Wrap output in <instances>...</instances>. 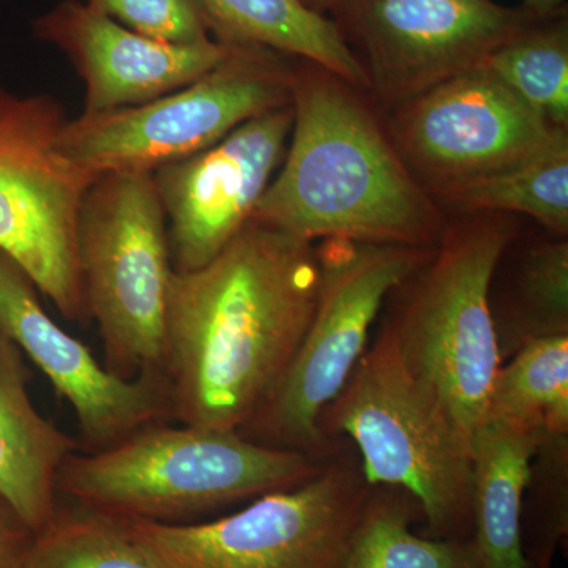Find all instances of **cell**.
I'll return each instance as SVG.
<instances>
[{
  "label": "cell",
  "mask_w": 568,
  "mask_h": 568,
  "mask_svg": "<svg viewBox=\"0 0 568 568\" xmlns=\"http://www.w3.org/2000/svg\"><path fill=\"white\" fill-rule=\"evenodd\" d=\"M22 568H163L122 519L63 504L33 536Z\"/></svg>",
  "instance_id": "obj_23"
},
{
  "label": "cell",
  "mask_w": 568,
  "mask_h": 568,
  "mask_svg": "<svg viewBox=\"0 0 568 568\" xmlns=\"http://www.w3.org/2000/svg\"><path fill=\"white\" fill-rule=\"evenodd\" d=\"M334 17L388 112L477 69L540 20L495 0H343Z\"/></svg>",
  "instance_id": "obj_11"
},
{
  "label": "cell",
  "mask_w": 568,
  "mask_h": 568,
  "mask_svg": "<svg viewBox=\"0 0 568 568\" xmlns=\"http://www.w3.org/2000/svg\"><path fill=\"white\" fill-rule=\"evenodd\" d=\"M78 261L104 366L122 379L164 375L173 260L152 174H102L82 201Z\"/></svg>",
  "instance_id": "obj_6"
},
{
  "label": "cell",
  "mask_w": 568,
  "mask_h": 568,
  "mask_svg": "<svg viewBox=\"0 0 568 568\" xmlns=\"http://www.w3.org/2000/svg\"><path fill=\"white\" fill-rule=\"evenodd\" d=\"M518 234L510 213L447 220L429 256L388 294L383 308L381 325L403 362L469 439L484 424L503 365L489 291L500 257Z\"/></svg>",
  "instance_id": "obj_4"
},
{
  "label": "cell",
  "mask_w": 568,
  "mask_h": 568,
  "mask_svg": "<svg viewBox=\"0 0 568 568\" xmlns=\"http://www.w3.org/2000/svg\"><path fill=\"white\" fill-rule=\"evenodd\" d=\"M373 487L339 439L315 476L190 525L126 521L163 568H339Z\"/></svg>",
  "instance_id": "obj_9"
},
{
  "label": "cell",
  "mask_w": 568,
  "mask_h": 568,
  "mask_svg": "<svg viewBox=\"0 0 568 568\" xmlns=\"http://www.w3.org/2000/svg\"><path fill=\"white\" fill-rule=\"evenodd\" d=\"M320 291L315 242L248 222L203 267L173 271L164 376L173 418L239 432L267 403Z\"/></svg>",
  "instance_id": "obj_1"
},
{
  "label": "cell",
  "mask_w": 568,
  "mask_h": 568,
  "mask_svg": "<svg viewBox=\"0 0 568 568\" xmlns=\"http://www.w3.org/2000/svg\"><path fill=\"white\" fill-rule=\"evenodd\" d=\"M298 2L306 7V9L328 18V13L334 14L343 0H298Z\"/></svg>",
  "instance_id": "obj_29"
},
{
  "label": "cell",
  "mask_w": 568,
  "mask_h": 568,
  "mask_svg": "<svg viewBox=\"0 0 568 568\" xmlns=\"http://www.w3.org/2000/svg\"><path fill=\"white\" fill-rule=\"evenodd\" d=\"M29 379L24 354L0 332V497L37 534L58 510L59 470L80 443L41 416Z\"/></svg>",
  "instance_id": "obj_16"
},
{
  "label": "cell",
  "mask_w": 568,
  "mask_h": 568,
  "mask_svg": "<svg viewBox=\"0 0 568 568\" xmlns=\"http://www.w3.org/2000/svg\"><path fill=\"white\" fill-rule=\"evenodd\" d=\"M364 93L297 58L290 142L252 222L315 244H437L447 216L403 162Z\"/></svg>",
  "instance_id": "obj_2"
},
{
  "label": "cell",
  "mask_w": 568,
  "mask_h": 568,
  "mask_svg": "<svg viewBox=\"0 0 568 568\" xmlns=\"http://www.w3.org/2000/svg\"><path fill=\"white\" fill-rule=\"evenodd\" d=\"M37 40L69 58L84 82V112L152 102L196 81L223 61L227 44L163 43L123 28L80 0H62L32 22Z\"/></svg>",
  "instance_id": "obj_15"
},
{
  "label": "cell",
  "mask_w": 568,
  "mask_h": 568,
  "mask_svg": "<svg viewBox=\"0 0 568 568\" xmlns=\"http://www.w3.org/2000/svg\"><path fill=\"white\" fill-rule=\"evenodd\" d=\"M551 125H568L566 11L540 18L481 63Z\"/></svg>",
  "instance_id": "obj_24"
},
{
  "label": "cell",
  "mask_w": 568,
  "mask_h": 568,
  "mask_svg": "<svg viewBox=\"0 0 568 568\" xmlns=\"http://www.w3.org/2000/svg\"><path fill=\"white\" fill-rule=\"evenodd\" d=\"M0 332L39 366L55 394L69 402L80 428L82 450H103L145 426L173 418L166 376L122 379L112 375L81 339L52 321L31 276L2 250Z\"/></svg>",
  "instance_id": "obj_14"
},
{
  "label": "cell",
  "mask_w": 568,
  "mask_h": 568,
  "mask_svg": "<svg viewBox=\"0 0 568 568\" xmlns=\"http://www.w3.org/2000/svg\"><path fill=\"white\" fill-rule=\"evenodd\" d=\"M89 7L148 39L173 44L215 40L200 0H85Z\"/></svg>",
  "instance_id": "obj_26"
},
{
  "label": "cell",
  "mask_w": 568,
  "mask_h": 568,
  "mask_svg": "<svg viewBox=\"0 0 568 568\" xmlns=\"http://www.w3.org/2000/svg\"><path fill=\"white\" fill-rule=\"evenodd\" d=\"M432 250L321 241L316 245L320 291L312 321L278 387L239 433L263 446L327 457L339 439L328 443L321 435V413L368 347L388 294Z\"/></svg>",
  "instance_id": "obj_7"
},
{
  "label": "cell",
  "mask_w": 568,
  "mask_h": 568,
  "mask_svg": "<svg viewBox=\"0 0 568 568\" xmlns=\"http://www.w3.org/2000/svg\"><path fill=\"white\" fill-rule=\"evenodd\" d=\"M443 211L458 213H521L548 233L568 234V134L562 132L544 152L508 168L503 173L478 179L440 194Z\"/></svg>",
  "instance_id": "obj_21"
},
{
  "label": "cell",
  "mask_w": 568,
  "mask_h": 568,
  "mask_svg": "<svg viewBox=\"0 0 568 568\" xmlns=\"http://www.w3.org/2000/svg\"><path fill=\"white\" fill-rule=\"evenodd\" d=\"M295 61L260 44H227L219 65L178 91L138 106L67 119L59 148L99 175L155 173L212 148L242 123L290 106Z\"/></svg>",
  "instance_id": "obj_8"
},
{
  "label": "cell",
  "mask_w": 568,
  "mask_h": 568,
  "mask_svg": "<svg viewBox=\"0 0 568 568\" xmlns=\"http://www.w3.org/2000/svg\"><path fill=\"white\" fill-rule=\"evenodd\" d=\"M212 37L226 44H260L315 62L368 92V78L332 18L298 0H200Z\"/></svg>",
  "instance_id": "obj_18"
},
{
  "label": "cell",
  "mask_w": 568,
  "mask_h": 568,
  "mask_svg": "<svg viewBox=\"0 0 568 568\" xmlns=\"http://www.w3.org/2000/svg\"><path fill=\"white\" fill-rule=\"evenodd\" d=\"M293 106L265 112L152 173L166 215L174 271L203 267L252 222L286 153Z\"/></svg>",
  "instance_id": "obj_13"
},
{
  "label": "cell",
  "mask_w": 568,
  "mask_h": 568,
  "mask_svg": "<svg viewBox=\"0 0 568 568\" xmlns=\"http://www.w3.org/2000/svg\"><path fill=\"white\" fill-rule=\"evenodd\" d=\"M33 530L0 497V568H22L33 541Z\"/></svg>",
  "instance_id": "obj_27"
},
{
  "label": "cell",
  "mask_w": 568,
  "mask_h": 568,
  "mask_svg": "<svg viewBox=\"0 0 568 568\" xmlns=\"http://www.w3.org/2000/svg\"><path fill=\"white\" fill-rule=\"evenodd\" d=\"M387 130L433 200L532 159L567 132L484 65L394 108Z\"/></svg>",
  "instance_id": "obj_12"
},
{
  "label": "cell",
  "mask_w": 568,
  "mask_h": 568,
  "mask_svg": "<svg viewBox=\"0 0 568 568\" xmlns=\"http://www.w3.org/2000/svg\"><path fill=\"white\" fill-rule=\"evenodd\" d=\"M424 521L417 500L392 487H373L339 568H481L470 540L414 532Z\"/></svg>",
  "instance_id": "obj_19"
},
{
  "label": "cell",
  "mask_w": 568,
  "mask_h": 568,
  "mask_svg": "<svg viewBox=\"0 0 568 568\" xmlns=\"http://www.w3.org/2000/svg\"><path fill=\"white\" fill-rule=\"evenodd\" d=\"M317 426L328 443L353 444L369 487L417 500L425 536L470 540V439L409 372L383 325Z\"/></svg>",
  "instance_id": "obj_5"
},
{
  "label": "cell",
  "mask_w": 568,
  "mask_h": 568,
  "mask_svg": "<svg viewBox=\"0 0 568 568\" xmlns=\"http://www.w3.org/2000/svg\"><path fill=\"white\" fill-rule=\"evenodd\" d=\"M507 276L491 308L503 364L534 339L568 335L567 237L530 245Z\"/></svg>",
  "instance_id": "obj_20"
},
{
  "label": "cell",
  "mask_w": 568,
  "mask_h": 568,
  "mask_svg": "<svg viewBox=\"0 0 568 568\" xmlns=\"http://www.w3.org/2000/svg\"><path fill=\"white\" fill-rule=\"evenodd\" d=\"M568 435L545 437L530 469L529 489L537 511V547L530 568H549L555 549L567 537Z\"/></svg>",
  "instance_id": "obj_25"
},
{
  "label": "cell",
  "mask_w": 568,
  "mask_h": 568,
  "mask_svg": "<svg viewBox=\"0 0 568 568\" xmlns=\"http://www.w3.org/2000/svg\"><path fill=\"white\" fill-rule=\"evenodd\" d=\"M485 420L568 435V335L534 339L499 366Z\"/></svg>",
  "instance_id": "obj_22"
},
{
  "label": "cell",
  "mask_w": 568,
  "mask_h": 568,
  "mask_svg": "<svg viewBox=\"0 0 568 568\" xmlns=\"http://www.w3.org/2000/svg\"><path fill=\"white\" fill-rule=\"evenodd\" d=\"M525 9L538 18L555 17L566 11V0H526Z\"/></svg>",
  "instance_id": "obj_28"
},
{
  "label": "cell",
  "mask_w": 568,
  "mask_h": 568,
  "mask_svg": "<svg viewBox=\"0 0 568 568\" xmlns=\"http://www.w3.org/2000/svg\"><path fill=\"white\" fill-rule=\"evenodd\" d=\"M324 459L263 446L239 432L145 426L114 446L71 454L59 496L126 521L190 525L297 487Z\"/></svg>",
  "instance_id": "obj_3"
},
{
  "label": "cell",
  "mask_w": 568,
  "mask_h": 568,
  "mask_svg": "<svg viewBox=\"0 0 568 568\" xmlns=\"http://www.w3.org/2000/svg\"><path fill=\"white\" fill-rule=\"evenodd\" d=\"M67 122L50 95L0 85V250L71 323L89 324L78 261V220L99 174L59 148Z\"/></svg>",
  "instance_id": "obj_10"
},
{
  "label": "cell",
  "mask_w": 568,
  "mask_h": 568,
  "mask_svg": "<svg viewBox=\"0 0 568 568\" xmlns=\"http://www.w3.org/2000/svg\"><path fill=\"white\" fill-rule=\"evenodd\" d=\"M545 435L485 420L470 439L473 541L481 568H530L525 504L530 469Z\"/></svg>",
  "instance_id": "obj_17"
}]
</instances>
